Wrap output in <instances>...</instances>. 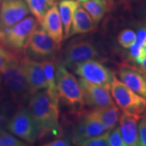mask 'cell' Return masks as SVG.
I'll use <instances>...</instances> for the list:
<instances>
[{"label":"cell","mask_w":146,"mask_h":146,"mask_svg":"<svg viewBox=\"0 0 146 146\" xmlns=\"http://www.w3.org/2000/svg\"><path fill=\"white\" fill-rule=\"evenodd\" d=\"M39 133V139L54 135L62 137V128L59 123V104H56L47 94L46 89L33 94L27 106Z\"/></svg>","instance_id":"6da1fadb"},{"label":"cell","mask_w":146,"mask_h":146,"mask_svg":"<svg viewBox=\"0 0 146 146\" xmlns=\"http://www.w3.org/2000/svg\"><path fill=\"white\" fill-rule=\"evenodd\" d=\"M56 81L59 102L69 108L70 116L81 115L85 104L81 86L75 76L62 63L56 68Z\"/></svg>","instance_id":"7a4b0ae2"},{"label":"cell","mask_w":146,"mask_h":146,"mask_svg":"<svg viewBox=\"0 0 146 146\" xmlns=\"http://www.w3.org/2000/svg\"><path fill=\"white\" fill-rule=\"evenodd\" d=\"M39 25L34 16H27L0 33V44L21 58L27 41Z\"/></svg>","instance_id":"3957f363"},{"label":"cell","mask_w":146,"mask_h":146,"mask_svg":"<svg viewBox=\"0 0 146 146\" xmlns=\"http://www.w3.org/2000/svg\"><path fill=\"white\" fill-rule=\"evenodd\" d=\"M110 91L111 95L123 112L138 120L146 116V99L136 94L115 75L113 76Z\"/></svg>","instance_id":"277c9868"},{"label":"cell","mask_w":146,"mask_h":146,"mask_svg":"<svg viewBox=\"0 0 146 146\" xmlns=\"http://www.w3.org/2000/svg\"><path fill=\"white\" fill-rule=\"evenodd\" d=\"M59 46L40 26L31 34L23 50V56L42 62L55 60Z\"/></svg>","instance_id":"5b68a950"},{"label":"cell","mask_w":146,"mask_h":146,"mask_svg":"<svg viewBox=\"0 0 146 146\" xmlns=\"http://www.w3.org/2000/svg\"><path fill=\"white\" fill-rule=\"evenodd\" d=\"M19 62L11 64L2 72L3 90L18 107L24 106L31 97L30 89L20 68Z\"/></svg>","instance_id":"8992f818"},{"label":"cell","mask_w":146,"mask_h":146,"mask_svg":"<svg viewBox=\"0 0 146 146\" xmlns=\"http://www.w3.org/2000/svg\"><path fill=\"white\" fill-rule=\"evenodd\" d=\"M6 129L27 143L33 144L39 139V133L28 109L18 108L9 120Z\"/></svg>","instance_id":"52a82bcc"},{"label":"cell","mask_w":146,"mask_h":146,"mask_svg":"<svg viewBox=\"0 0 146 146\" xmlns=\"http://www.w3.org/2000/svg\"><path fill=\"white\" fill-rule=\"evenodd\" d=\"M98 50L85 36H77L71 39L62 52V60L66 67L70 68L76 63L89 60H98Z\"/></svg>","instance_id":"ba28073f"},{"label":"cell","mask_w":146,"mask_h":146,"mask_svg":"<svg viewBox=\"0 0 146 146\" xmlns=\"http://www.w3.org/2000/svg\"><path fill=\"white\" fill-rule=\"evenodd\" d=\"M70 68L81 78L110 90L114 74L98 60H89L76 63Z\"/></svg>","instance_id":"9c48e42d"},{"label":"cell","mask_w":146,"mask_h":146,"mask_svg":"<svg viewBox=\"0 0 146 146\" xmlns=\"http://www.w3.org/2000/svg\"><path fill=\"white\" fill-rule=\"evenodd\" d=\"M30 12L25 0H1L0 33L28 16Z\"/></svg>","instance_id":"30bf717a"},{"label":"cell","mask_w":146,"mask_h":146,"mask_svg":"<svg viewBox=\"0 0 146 146\" xmlns=\"http://www.w3.org/2000/svg\"><path fill=\"white\" fill-rule=\"evenodd\" d=\"M78 81L83 92L85 104L94 108L115 106L110 89L81 77Z\"/></svg>","instance_id":"8fae6325"},{"label":"cell","mask_w":146,"mask_h":146,"mask_svg":"<svg viewBox=\"0 0 146 146\" xmlns=\"http://www.w3.org/2000/svg\"><path fill=\"white\" fill-rule=\"evenodd\" d=\"M19 66L31 95L47 89L44 71L41 62L23 56L20 60Z\"/></svg>","instance_id":"7c38bea8"},{"label":"cell","mask_w":146,"mask_h":146,"mask_svg":"<svg viewBox=\"0 0 146 146\" xmlns=\"http://www.w3.org/2000/svg\"><path fill=\"white\" fill-rule=\"evenodd\" d=\"M120 81L136 94L146 99V74L141 69L123 64L119 70Z\"/></svg>","instance_id":"4fadbf2b"},{"label":"cell","mask_w":146,"mask_h":146,"mask_svg":"<svg viewBox=\"0 0 146 146\" xmlns=\"http://www.w3.org/2000/svg\"><path fill=\"white\" fill-rule=\"evenodd\" d=\"M39 25L58 45L61 44L64 39V30L57 3H54L47 11Z\"/></svg>","instance_id":"5bb4252c"},{"label":"cell","mask_w":146,"mask_h":146,"mask_svg":"<svg viewBox=\"0 0 146 146\" xmlns=\"http://www.w3.org/2000/svg\"><path fill=\"white\" fill-rule=\"evenodd\" d=\"M138 120L123 112L120 118V129L126 146L140 145L138 132Z\"/></svg>","instance_id":"9a60e30c"},{"label":"cell","mask_w":146,"mask_h":146,"mask_svg":"<svg viewBox=\"0 0 146 146\" xmlns=\"http://www.w3.org/2000/svg\"><path fill=\"white\" fill-rule=\"evenodd\" d=\"M94 27V22L88 12L83 8L79 6L73 17L69 37L76 35L87 33L92 31Z\"/></svg>","instance_id":"2e32d148"},{"label":"cell","mask_w":146,"mask_h":146,"mask_svg":"<svg viewBox=\"0 0 146 146\" xmlns=\"http://www.w3.org/2000/svg\"><path fill=\"white\" fill-rule=\"evenodd\" d=\"M89 112L111 130L117 125L122 114L120 108L116 106V105L109 107L94 108Z\"/></svg>","instance_id":"e0dca14e"},{"label":"cell","mask_w":146,"mask_h":146,"mask_svg":"<svg viewBox=\"0 0 146 146\" xmlns=\"http://www.w3.org/2000/svg\"><path fill=\"white\" fill-rule=\"evenodd\" d=\"M79 6V1L77 0H62L59 3L58 10L63 25L64 39L69 38L73 17Z\"/></svg>","instance_id":"ac0fdd59"},{"label":"cell","mask_w":146,"mask_h":146,"mask_svg":"<svg viewBox=\"0 0 146 146\" xmlns=\"http://www.w3.org/2000/svg\"><path fill=\"white\" fill-rule=\"evenodd\" d=\"M82 117L83 119L84 128H85V140L87 139L101 135L107 131H111L97 118L91 115L89 111L83 112Z\"/></svg>","instance_id":"d6986e66"},{"label":"cell","mask_w":146,"mask_h":146,"mask_svg":"<svg viewBox=\"0 0 146 146\" xmlns=\"http://www.w3.org/2000/svg\"><path fill=\"white\" fill-rule=\"evenodd\" d=\"M45 80L47 83L46 91L53 101L59 104L57 85L56 81V67L54 60H45L42 62Z\"/></svg>","instance_id":"ffe728a7"},{"label":"cell","mask_w":146,"mask_h":146,"mask_svg":"<svg viewBox=\"0 0 146 146\" xmlns=\"http://www.w3.org/2000/svg\"><path fill=\"white\" fill-rule=\"evenodd\" d=\"M82 6L88 12L95 27L108 10V3L106 0H89L82 2Z\"/></svg>","instance_id":"44dd1931"},{"label":"cell","mask_w":146,"mask_h":146,"mask_svg":"<svg viewBox=\"0 0 146 146\" xmlns=\"http://www.w3.org/2000/svg\"><path fill=\"white\" fill-rule=\"evenodd\" d=\"M146 27L141 28L136 34V41L130 48V58L139 64L146 55Z\"/></svg>","instance_id":"7402d4cb"},{"label":"cell","mask_w":146,"mask_h":146,"mask_svg":"<svg viewBox=\"0 0 146 146\" xmlns=\"http://www.w3.org/2000/svg\"><path fill=\"white\" fill-rule=\"evenodd\" d=\"M25 1L28 5L31 13L37 20L39 24L47 11L55 3L51 0H25Z\"/></svg>","instance_id":"603a6c76"},{"label":"cell","mask_w":146,"mask_h":146,"mask_svg":"<svg viewBox=\"0 0 146 146\" xmlns=\"http://www.w3.org/2000/svg\"><path fill=\"white\" fill-rule=\"evenodd\" d=\"M18 107L8 96L0 104V131L6 129L8 123Z\"/></svg>","instance_id":"cb8c5ba5"},{"label":"cell","mask_w":146,"mask_h":146,"mask_svg":"<svg viewBox=\"0 0 146 146\" xmlns=\"http://www.w3.org/2000/svg\"><path fill=\"white\" fill-rule=\"evenodd\" d=\"M20 60L21 58L0 44V72H3L9 66Z\"/></svg>","instance_id":"d4e9b609"},{"label":"cell","mask_w":146,"mask_h":146,"mask_svg":"<svg viewBox=\"0 0 146 146\" xmlns=\"http://www.w3.org/2000/svg\"><path fill=\"white\" fill-rule=\"evenodd\" d=\"M118 42L120 46L129 49L136 41V33L130 29H125L118 34Z\"/></svg>","instance_id":"484cf974"},{"label":"cell","mask_w":146,"mask_h":146,"mask_svg":"<svg viewBox=\"0 0 146 146\" xmlns=\"http://www.w3.org/2000/svg\"><path fill=\"white\" fill-rule=\"evenodd\" d=\"M27 143L12 133L3 130L0 131V146H25Z\"/></svg>","instance_id":"4316f807"},{"label":"cell","mask_w":146,"mask_h":146,"mask_svg":"<svg viewBox=\"0 0 146 146\" xmlns=\"http://www.w3.org/2000/svg\"><path fill=\"white\" fill-rule=\"evenodd\" d=\"M112 131V130H111ZM110 131H107L101 135L87 139L81 144L82 146H107L108 145Z\"/></svg>","instance_id":"83f0119b"},{"label":"cell","mask_w":146,"mask_h":146,"mask_svg":"<svg viewBox=\"0 0 146 146\" xmlns=\"http://www.w3.org/2000/svg\"><path fill=\"white\" fill-rule=\"evenodd\" d=\"M110 131L108 136V145L126 146L120 132V127H115L114 129H112V132Z\"/></svg>","instance_id":"f1b7e54d"},{"label":"cell","mask_w":146,"mask_h":146,"mask_svg":"<svg viewBox=\"0 0 146 146\" xmlns=\"http://www.w3.org/2000/svg\"><path fill=\"white\" fill-rule=\"evenodd\" d=\"M139 137L140 145L146 146V123L143 118L138 125Z\"/></svg>","instance_id":"f546056e"},{"label":"cell","mask_w":146,"mask_h":146,"mask_svg":"<svg viewBox=\"0 0 146 146\" xmlns=\"http://www.w3.org/2000/svg\"><path fill=\"white\" fill-rule=\"evenodd\" d=\"M71 141L68 138L60 137L52 141L46 142L42 144L43 146H69L71 145Z\"/></svg>","instance_id":"4dcf8cb0"},{"label":"cell","mask_w":146,"mask_h":146,"mask_svg":"<svg viewBox=\"0 0 146 146\" xmlns=\"http://www.w3.org/2000/svg\"><path fill=\"white\" fill-rule=\"evenodd\" d=\"M139 65L141 67V70L146 74V55L143 58V59L142 60V61L139 63Z\"/></svg>","instance_id":"1f68e13d"},{"label":"cell","mask_w":146,"mask_h":146,"mask_svg":"<svg viewBox=\"0 0 146 146\" xmlns=\"http://www.w3.org/2000/svg\"><path fill=\"white\" fill-rule=\"evenodd\" d=\"M5 97H6V94L5 93L4 90L0 91V104H1V102L5 99Z\"/></svg>","instance_id":"d6a6232c"},{"label":"cell","mask_w":146,"mask_h":146,"mask_svg":"<svg viewBox=\"0 0 146 146\" xmlns=\"http://www.w3.org/2000/svg\"><path fill=\"white\" fill-rule=\"evenodd\" d=\"M3 90V74L0 72V91Z\"/></svg>","instance_id":"836d02e7"},{"label":"cell","mask_w":146,"mask_h":146,"mask_svg":"<svg viewBox=\"0 0 146 146\" xmlns=\"http://www.w3.org/2000/svg\"><path fill=\"white\" fill-rule=\"evenodd\" d=\"M143 11H142V14H143V15L145 18H146V1L144 3V4L143 5Z\"/></svg>","instance_id":"e575fe53"},{"label":"cell","mask_w":146,"mask_h":146,"mask_svg":"<svg viewBox=\"0 0 146 146\" xmlns=\"http://www.w3.org/2000/svg\"><path fill=\"white\" fill-rule=\"evenodd\" d=\"M79 2H83V1H89V0H77Z\"/></svg>","instance_id":"d590c367"},{"label":"cell","mask_w":146,"mask_h":146,"mask_svg":"<svg viewBox=\"0 0 146 146\" xmlns=\"http://www.w3.org/2000/svg\"><path fill=\"white\" fill-rule=\"evenodd\" d=\"M144 118V119H145V123H146V116H145V117H143Z\"/></svg>","instance_id":"8d00e7d4"},{"label":"cell","mask_w":146,"mask_h":146,"mask_svg":"<svg viewBox=\"0 0 146 146\" xmlns=\"http://www.w3.org/2000/svg\"><path fill=\"white\" fill-rule=\"evenodd\" d=\"M51 1H53V2H55V1H56V0H51Z\"/></svg>","instance_id":"74e56055"},{"label":"cell","mask_w":146,"mask_h":146,"mask_svg":"<svg viewBox=\"0 0 146 146\" xmlns=\"http://www.w3.org/2000/svg\"><path fill=\"white\" fill-rule=\"evenodd\" d=\"M1 0H0V5H1Z\"/></svg>","instance_id":"f35d334b"}]
</instances>
